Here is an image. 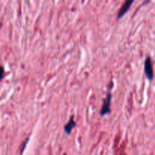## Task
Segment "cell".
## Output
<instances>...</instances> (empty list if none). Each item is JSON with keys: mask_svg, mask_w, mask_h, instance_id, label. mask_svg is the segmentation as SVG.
<instances>
[{"mask_svg": "<svg viewBox=\"0 0 155 155\" xmlns=\"http://www.w3.org/2000/svg\"><path fill=\"white\" fill-rule=\"evenodd\" d=\"M75 126H76V122H75V120H74V117L71 116V118H70L69 121H68V122L65 124L64 127V131L66 132L67 134H68V135L71 134V131L74 130V127H75Z\"/></svg>", "mask_w": 155, "mask_h": 155, "instance_id": "277c9868", "label": "cell"}, {"mask_svg": "<svg viewBox=\"0 0 155 155\" xmlns=\"http://www.w3.org/2000/svg\"><path fill=\"white\" fill-rule=\"evenodd\" d=\"M133 0H127V1L124 2V4L122 5L121 8H120L119 12H118L117 18H120L121 17L124 16V15L128 12V10L130 9V6H131V5L133 4Z\"/></svg>", "mask_w": 155, "mask_h": 155, "instance_id": "3957f363", "label": "cell"}, {"mask_svg": "<svg viewBox=\"0 0 155 155\" xmlns=\"http://www.w3.org/2000/svg\"><path fill=\"white\" fill-rule=\"evenodd\" d=\"M145 74L148 80H151L154 78V70H153L152 61L151 57L148 56L145 61Z\"/></svg>", "mask_w": 155, "mask_h": 155, "instance_id": "7a4b0ae2", "label": "cell"}, {"mask_svg": "<svg viewBox=\"0 0 155 155\" xmlns=\"http://www.w3.org/2000/svg\"><path fill=\"white\" fill-rule=\"evenodd\" d=\"M112 95L111 92L109 91L106 95L105 98L103 100V104L100 110V114L101 116H104L107 114L110 113V102H111Z\"/></svg>", "mask_w": 155, "mask_h": 155, "instance_id": "6da1fadb", "label": "cell"}, {"mask_svg": "<svg viewBox=\"0 0 155 155\" xmlns=\"http://www.w3.org/2000/svg\"><path fill=\"white\" fill-rule=\"evenodd\" d=\"M5 74V69L2 66H0V80L2 79V77H4Z\"/></svg>", "mask_w": 155, "mask_h": 155, "instance_id": "5b68a950", "label": "cell"}]
</instances>
